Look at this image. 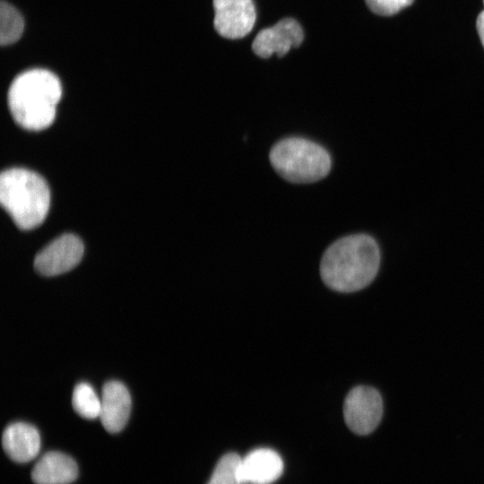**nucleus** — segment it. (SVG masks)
Wrapping results in <instances>:
<instances>
[{
  "instance_id": "obj_1",
  "label": "nucleus",
  "mask_w": 484,
  "mask_h": 484,
  "mask_svg": "<svg viewBox=\"0 0 484 484\" xmlns=\"http://www.w3.org/2000/svg\"><path fill=\"white\" fill-rule=\"evenodd\" d=\"M380 252L376 240L355 234L333 242L324 253L320 274L324 284L340 292H353L367 287L376 277Z\"/></svg>"
},
{
  "instance_id": "obj_2",
  "label": "nucleus",
  "mask_w": 484,
  "mask_h": 484,
  "mask_svg": "<svg viewBox=\"0 0 484 484\" xmlns=\"http://www.w3.org/2000/svg\"><path fill=\"white\" fill-rule=\"evenodd\" d=\"M61 95L58 77L50 71L35 68L20 73L13 81L8 105L17 124L38 131L53 123Z\"/></svg>"
},
{
  "instance_id": "obj_3",
  "label": "nucleus",
  "mask_w": 484,
  "mask_h": 484,
  "mask_svg": "<svg viewBox=\"0 0 484 484\" xmlns=\"http://www.w3.org/2000/svg\"><path fill=\"white\" fill-rule=\"evenodd\" d=\"M0 202L21 229H31L45 220L50 192L38 173L22 168L8 169L0 176Z\"/></svg>"
},
{
  "instance_id": "obj_4",
  "label": "nucleus",
  "mask_w": 484,
  "mask_h": 484,
  "mask_svg": "<svg viewBox=\"0 0 484 484\" xmlns=\"http://www.w3.org/2000/svg\"><path fill=\"white\" fill-rule=\"evenodd\" d=\"M270 161L285 180L296 184L316 182L331 169V157L316 143L300 137H289L273 145Z\"/></svg>"
},
{
  "instance_id": "obj_5",
  "label": "nucleus",
  "mask_w": 484,
  "mask_h": 484,
  "mask_svg": "<svg viewBox=\"0 0 484 484\" xmlns=\"http://www.w3.org/2000/svg\"><path fill=\"white\" fill-rule=\"evenodd\" d=\"M344 419L355 434L364 436L373 432L383 415V401L378 391L359 385L351 389L343 404Z\"/></svg>"
},
{
  "instance_id": "obj_6",
  "label": "nucleus",
  "mask_w": 484,
  "mask_h": 484,
  "mask_svg": "<svg viewBox=\"0 0 484 484\" xmlns=\"http://www.w3.org/2000/svg\"><path fill=\"white\" fill-rule=\"evenodd\" d=\"M83 250V244L77 236L64 234L38 253L34 259V268L43 276L59 275L80 263Z\"/></svg>"
},
{
  "instance_id": "obj_7",
  "label": "nucleus",
  "mask_w": 484,
  "mask_h": 484,
  "mask_svg": "<svg viewBox=\"0 0 484 484\" xmlns=\"http://www.w3.org/2000/svg\"><path fill=\"white\" fill-rule=\"evenodd\" d=\"M216 31L229 39H241L253 29L256 12L253 0H213Z\"/></svg>"
},
{
  "instance_id": "obj_8",
  "label": "nucleus",
  "mask_w": 484,
  "mask_h": 484,
  "mask_svg": "<svg viewBox=\"0 0 484 484\" xmlns=\"http://www.w3.org/2000/svg\"><path fill=\"white\" fill-rule=\"evenodd\" d=\"M303 38L299 23L292 18H285L272 27L261 30L253 41L252 49L263 58H268L273 53L281 57L291 48L299 47Z\"/></svg>"
},
{
  "instance_id": "obj_9",
  "label": "nucleus",
  "mask_w": 484,
  "mask_h": 484,
  "mask_svg": "<svg viewBox=\"0 0 484 484\" xmlns=\"http://www.w3.org/2000/svg\"><path fill=\"white\" fill-rule=\"evenodd\" d=\"M282 471L281 457L270 448H257L240 460L241 484H272Z\"/></svg>"
},
{
  "instance_id": "obj_10",
  "label": "nucleus",
  "mask_w": 484,
  "mask_h": 484,
  "mask_svg": "<svg viewBox=\"0 0 484 484\" xmlns=\"http://www.w3.org/2000/svg\"><path fill=\"white\" fill-rule=\"evenodd\" d=\"M131 411V396L124 384L109 381L102 389L99 418L105 429L117 433L125 426Z\"/></svg>"
},
{
  "instance_id": "obj_11",
  "label": "nucleus",
  "mask_w": 484,
  "mask_h": 484,
  "mask_svg": "<svg viewBox=\"0 0 484 484\" xmlns=\"http://www.w3.org/2000/svg\"><path fill=\"white\" fill-rule=\"evenodd\" d=\"M2 445L13 461L27 462L34 459L40 450V435L30 424L14 422L4 430Z\"/></svg>"
},
{
  "instance_id": "obj_12",
  "label": "nucleus",
  "mask_w": 484,
  "mask_h": 484,
  "mask_svg": "<svg viewBox=\"0 0 484 484\" xmlns=\"http://www.w3.org/2000/svg\"><path fill=\"white\" fill-rule=\"evenodd\" d=\"M78 475L76 462L60 452L45 454L35 464L31 479L35 484H69Z\"/></svg>"
},
{
  "instance_id": "obj_13",
  "label": "nucleus",
  "mask_w": 484,
  "mask_h": 484,
  "mask_svg": "<svg viewBox=\"0 0 484 484\" xmlns=\"http://www.w3.org/2000/svg\"><path fill=\"white\" fill-rule=\"evenodd\" d=\"M24 21L19 11L9 3L0 5V42L3 46L16 42L22 36Z\"/></svg>"
},
{
  "instance_id": "obj_14",
  "label": "nucleus",
  "mask_w": 484,
  "mask_h": 484,
  "mask_svg": "<svg viewBox=\"0 0 484 484\" xmlns=\"http://www.w3.org/2000/svg\"><path fill=\"white\" fill-rule=\"evenodd\" d=\"M72 404L74 411L82 418L93 419L99 417L100 399L87 383H80L74 387Z\"/></svg>"
},
{
  "instance_id": "obj_15",
  "label": "nucleus",
  "mask_w": 484,
  "mask_h": 484,
  "mask_svg": "<svg viewBox=\"0 0 484 484\" xmlns=\"http://www.w3.org/2000/svg\"><path fill=\"white\" fill-rule=\"evenodd\" d=\"M240 460L241 457L235 453L223 455L215 466L207 484H241Z\"/></svg>"
},
{
  "instance_id": "obj_16",
  "label": "nucleus",
  "mask_w": 484,
  "mask_h": 484,
  "mask_svg": "<svg viewBox=\"0 0 484 484\" xmlns=\"http://www.w3.org/2000/svg\"><path fill=\"white\" fill-rule=\"evenodd\" d=\"M368 8L375 13L391 16L411 5L414 0H365Z\"/></svg>"
},
{
  "instance_id": "obj_17",
  "label": "nucleus",
  "mask_w": 484,
  "mask_h": 484,
  "mask_svg": "<svg viewBox=\"0 0 484 484\" xmlns=\"http://www.w3.org/2000/svg\"><path fill=\"white\" fill-rule=\"evenodd\" d=\"M476 28L481 41V44L484 48V10L480 13L476 21Z\"/></svg>"
},
{
  "instance_id": "obj_18",
  "label": "nucleus",
  "mask_w": 484,
  "mask_h": 484,
  "mask_svg": "<svg viewBox=\"0 0 484 484\" xmlns=\"http://www.w3.org/2000/svg\"><path fill=\"white\" fill-rule=\"evenodd\" d=\"M483 3H484V0H483Z\"/></svg>"
}]
</instances>
